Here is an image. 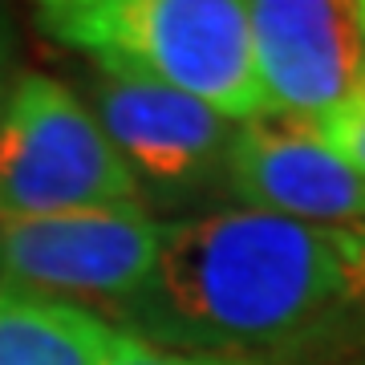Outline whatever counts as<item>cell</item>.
Here are the masks:
<instances>
[{"instance_id":"obj_1","label":"cell","mask_w":365,"mask_h":365,"mask_svg":"<svg viewBox=\"0 0 365 365\" xmlns=\"http://www.w3.org/2000/svg\"><path fill=\"white\" fill-rule=\"evenodd\" d=\"M365 300V223L317 227L232 207L158 227L146 284L118 329L175 353L256 357L333 329Z\"/></svg>"},{"instance_id":"obj_2","label":"cell","mask_w":365,"mask_h":365,"mask_svg":"<svg viewBox=\"0 0 365 365\" xmlns=\"http://www.w3.org/2000/svg\"><path fill=\"white\" fill-rule=\"evenodd\" d=\"M45 37L102 73L191 93L227 122L268 114L248 0H29Z\"/></svg>"},{"instance_id":"obj_3","label":"cell","mask_w":365,"mask_h":365,"mask_svg":"<svg viewBox=\"0 0 365 365\" xmlns=\"http://www.w3.org/2000/svg\"><path fill=\"white\" fill-rule=\"evenodd\" d=\"M138 182L90 106L53 78H25L0 110V211L49 215L134 203Z\"/></svg>"},{"instance_id":"obj_4","label":"cell","mask_w":365,"mask_h":365,"mask_svg":"<svg viewBox=\"0 0 365 365\" xmlns=\"http://www.w3.org/2000/svg\"><path fill=\"white\" fill-rule=\"evenodd\" d=\"M158 256V223L138 203L13 215L0 211V280L33 297L126 304Z\"/></svg>"},{"instance_id":"obj_5","label":"cell","mask_w":365,"mask_h":365,"mask_svg":"<svg viewBox=\"0 0 365 365\" xmlns=\"http://www.w3.org/2000/svg\"><path fill=\"white\" fill-rule=\"evenodd\" d=\"M268 114L317 122L365 86L357 0H248Z\"/></svg>"},{"instance_id":"obj_6","label":"cell","mask_w":365,"mask_h":365,"mask_svg":"<svg viewBox=\"0 0 365 365\" xmlns=\"http://www.w3.org/2000/svg\"><path fill=\"white\" fill-rule=\"evenodd\" d=\"M223 179L252 211L317 227L365 223V175L317 134L313 122L300 118L264 114L235 122Z\"/></svg>"},{"instance_id":"obj_7","label":"cell","mask_w":365,"mask_h":365,"mask_svg":"<svg viewBox=\"0 0 365 365\" xmlns=\"http://www.w3.org/2000/svg\"><path fill=\"white\" fill-rule=\"evenodd\" d=\"M90 114L98 118L102 134L126 163L134 182L179 191L223 170L235 122H227L191 93L98 69L90 86Z\"/></svg>"},{"instance_id":"obj_8","label":"cell","mask_w":365,"mask_h":365,"mask_svg":"<svg viewBox=\"0 0 365 365\" xmlns=\"http://www.w3.org/2000/svg\"><path fill=\"white\" fill-rule=\"evenodd\" d=\"M130 333L69 300L0 288V365H110Z\"/></svg>"},{"instance_id":"obj_9","label":"cell","mask_w":365,"mask_h":365,"mask_svg":"<svg viewBox=\"0 0 365 365\" xmlns=\"http://www.w3.org/2000/svg\"><path fill=\"white\" fill-rule=\"evenodd\" d=\"M313 126L357 175H365V86H357L341 106H333L325 118H317Z\"/></svg>"},{"instance_id":"obj_10","label":"cell","mask_w":365,"mask_h":365,"mask_svg":"<svg viewBox=\"0 0 365 365\" xmlns=\"http://www.w3.org/2000/svg\"><path fill=\"white\" fill-rule=\"evenodd\" d=\"M110 365H264V361L260 357H232V353H175L134 341L130 349Z\"/></svg>"},{"instance_id":"obj_11","label":"cell","mask_w":365,"mask_h":365,"mask_svg":"<svg viewBox=\"0 0 365 365\" xmlns=\"http://www.w3.org/2000/svg\"><path fill=\"white\" fill-rule=\"evenodd\" d=\"M357 29H361V41H365V0H357Z\"/></svg>"},{"instance_id":"obj_12","label":"cell","mask_w":365,"mask_h":365,"mask_svg":"<svg viewBox=\"0 0 365 365\" xmlns=\"http://www.w3.org/2000/svg\"><path fill=\"white\" fill-rule=\"evenodd\" d=\"M361 313H365V300H361ZM357 365H365V337H361V357H357Z\"/></svg>"},{"instance_id":"obj_13","label":"cell","mask_w":365,"mask_h":365,"mask_svg":"<svg viewBox=\"0 0 365 365\" xmlns=\"http://www.w3.org/2000/svg\"><path fill=\"white\" fill-rule=\"evenodd\" d=\"M0 110H4V69H0Z\"/></svg>"}]
</instances>
